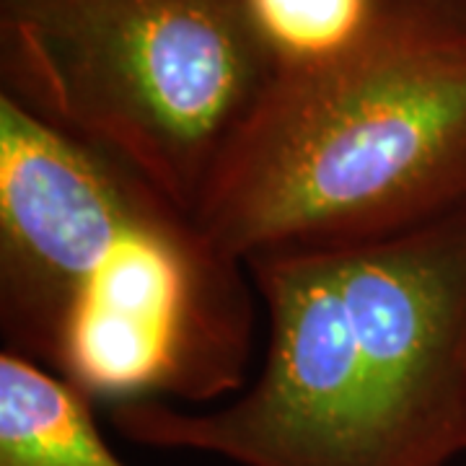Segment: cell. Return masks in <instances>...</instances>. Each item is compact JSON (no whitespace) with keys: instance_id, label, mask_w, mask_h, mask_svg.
<instances>
[{"instance_id":"cell-1","label":"cell","mask_w":466,"mask_h":466,"mask_svg":"<svg viewBox=\"0 0 466 466\" xmlns=\"http://www.w3.org/2000/svg\"><path fill=\"white\" fill-rule=\"evenodd\" d=\"M259 376L216 410L112 407L150 449L236 466H449L466 453V202L404 231L247 262Z\"/></svg>"},{"instance_id":"cell-2","label":"cell","mask_w":466,"mask_h":466,"mask_svg":"<svg viewBox=\"0 0 466 466\" xmlns=\"http://www.w3.org/2000/svg\"><path fill=\"white\" fill-rule=\"evenodd\" d=\"M466 202V0H383L327 66L275 76L195 220L247 265L379 238Z\"/></svg>"},{"instance_id":"cell-3","label":"cell","mask_w":466,"mask_h":466,"mask_svg":"<svg viewBox=\"0 0 466 466\" xmlns=\"http://www.w3.org/2000/svg\"><path fill=\"white\" fill-rule=\"evenodd\" d=\"M272 78L244 0H0V94L189 216Z\"/></svg>"},{"instance_id":"cell-4","label":"cell","mask_w":466,"mask_h":466,"mask_svg":"<svg viewBox=\"0 0 466 466\" xmlns=\"http://www.w3.org/2000/svg\"><path fill=\"white\" fill-rule=\"evenodd\" d=\"M251 280L174 205L127 233L67 311L52 370L91 401H208L241 386Z\"/></svg>"},{"instance_id":"cell-5","label":"cell","mask_w":466,"mask_h":466,"mask_svg":"<svg viewBox=\"0 0 466 466\" xmlns=\"http://www.w3.org/2000/svg\"><path fill=\"white\" fill-rule=\"evenodd\" d=\"M167 205L115 158L0 94L3 350L50 368L78 290Z\"/></svg>"},{"instance_id":"cell-6","label":"cell","mask_w":466,"mask_h":466,"mask_svg":"<svg viewBox=\"0 0 466 466\" xmlns=\"http://www.w3.org/2000/svg\"><path fill=\"white\" fill-rule=\"evenodd\" d=\"M0 466H127L99 431L94 401L52 368L0 352Z\"/></svg>"},{"instance_id":"cell-7","label":"cell","mask_w":466,"mask_h":466,"mask_svg":"<svg viewBox=\"0 0 466 466\" xmlns=\"http://www.w3.org/2000/svg\"><path fill=\"white\" fill-rule=\"evenodd\" d=\"M275 76L306 73L350 52L383 0H244Z\"/></svg>"},{"instance_id":"cell-8","label":"cell","mask_w":466,"mask_h":466,"mask_svg":"<svg viewBox=\"0 0 466 466\" xmlns=\"http://www.w3.org/2000/svg\"><path fill=\"white\" fill-rule=\"evenodd\" d=\"M464 456H466V453H464Z\"/></svg>"}]
</instances>
